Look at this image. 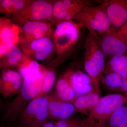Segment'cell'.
Returning a JSON list of instances; mask_svg holds the SVG:
<instances>
[{"mask_svg":"<svg viewBox=\"0 0 127 127\" xmlns=\"http://www.w3.org/2000/svg\"><path fill=\"white\" fill-rule=\"evenodd\" d=\"M125 79L116 73L111 72L104 73L101 81L108 89L116 91L120 90Z\"/></svg>","mask_w":127,"mask_h":127,"instance_id":"7402d4cb","label":"cell"},{"mask_svg":"<svg viewBox=\"0 0 127 127\" xmlns=\"http://www.w3.org/2000/svg\"><path fill=\"white\" fill-rule=\"evenodd\" d=\"M91 1L86 0H61L56 1L53 5L50 21L52 25L72 20L83 8L91 5Z\"/></svg>","mask_w":127,"mask_h":127,"instance_id":"ba28073f","label":"cell"},{"mask_svg":"<svg viewBox=\"0 0 127 127\" xmlns=\"http://www.w3.org/2000/svg\"><path fill=\"white\" fill-rule=\"evenodd\" d=\"M48 99V117L52 122L68 118L76 113L72 103L64 101L55 93L47 96Z\"/></svg>","mask_w":127,"mask_h":127,"instance_id":"8fae6325","label":"cell"},{"mask_svg":"<svg viewBox=\"0 0 127 127\" xmlns=\"http://www.w3.org/2000/svg\"><path fill=\"white\" fill-rule=\"evenodd\" d=\"M44 69L31 73L23 78L20 91L3 116V120L6 124L15 122L27 105L39 95L43 83Z\"/></svg>","mask_w":127,"mask_h":127,"instance_id":"6da1fadb","label":"cell"},{"mask_svg":"<svg viewBox=\"0 0 127 127\" xmlns=\"http://www.w3.org/2000/svg\"><path fill=\"white\" fill-rule=\"evenodd\" d=\"M57 127H89L87 119L70 117L53 122Z\"/></svg>","mask_w":127,"mask_h":127,"instance_id":"d4e9b609","label":"cell"},{"mask_svg":"<svg viewBox=\"0 0 127 127\" xmlns=\"http://www.w3.org/2000/svg\"><path fill=\"white\" fill-rule=\"evenodd\" d=\"M41 127H57L55 124L52 122H48Z\"/></svg>","mask_w":127,"mask_h":127,"instance_id":"83f0119b","label":"cell"},{"mask_svg":"<svg viewBox=\"0 0 127 127\" xmlns=\"http://www.w3.org/2000/svg\"><path fill=\"white\" fill-rule=\"evenodd\" d=\"M22 82L23 79L18 72L11 69L4 70L0 78V93L6 98L17 95Z\"/></svg>","mask_w":127,"mask_h":127,"instance_id":"4fadbf2b","label":"cell"},{"mask_svg":"<svg viewBox=\"0 0 127 127\" xmlns=\"http://www.w3.org/2000/svg\"><path fill=\"white\" fill-rule=\"evenodd\" d=\"M118 32L124 39L127 41V20L124 25L118 30Z\"/></svg>","mask_w":127,"mask_h":127,"instance_id":"484cf974","label":"cell"},{"mask_svg":"<svg viewBox=\"0 0 127 127\" xmlns=\"http://www.w3.org/2000/svg\"><path fill=\"white\" fill-rule=\"evenodd\" d=\"M25 55L17 45L11 44L0 45L1 68L5 70L18 67Z\"/></svg>","mask_w":127,"mask_h":127,"instance_id":"2e32d148","label":"cell"},{"mask_svg":"<svg viewBox=\"0 0 127 127\" xmlns=\"http://www.w3.org/2000/svg\"><path fill=\"white\" fill-rule=\"evenodd\" d=\"M127 119V107L122 106L114 111L105 124L104 127H117Z\"/></svg>","mask_w":127,"mask_h":127,"instance_id":"cb8c5ba5","label":"cell"},{"mask_svg":"<svg viewBox=\"0 0 127 127\" xmlns=\"http://www.w3.org/2000/svg\"></svg>","mask_w":127,"mask_h":127,"instance_id":"f546056e","label":"cell"},{"mask_svg":"<svg viewBox=\"0 0 127 127\" xmlns=\"http://www.w3.org/2000/svg\"><path fill=\"white\" fill-rule=\"evenodd\" d=\"M22 30L18 25L7 18H0V45L11 44L17 45L20 42Z\"/></svg>","mask_w":127,"mask_h":127,"instance_id":"e0dca14e","label":"cell"},{"mask_svg":"<svg viewBox=\"0 0 127 127\" xmlns=\"http://www.w3.org/2000/svg\"><path fill=\"white\" fill-rule=\"evenodd\" d=\"M117 127H127V119Z\"/></svg>","mask_w":127,"mask_h":127,"instance_id":"f1b7e54d","label":"cell"},{"mask_svg":"<svg viewBox=\"0 0 127 127\" xmlns=\"http://www.w3.org/2000/svg\"><path fill=\"white\" fill-rule=\"evenodd\" d=\"M127 101L119 94H111L100 97L97 104L89 112L87 120L89 127H104L105 124L116 109Z\"/></svg>","mask_w":127,"mask_h":127,"instance_id":"277c9868","label":"cell"},{"mask_svg":"<svg viewBox=\"0 0 127 127\" xmlns=\"http://www.w3.org/2000/svg\"><path fill=\"white\" fill-rule=\"evenodd\" d=\"M32 1L25 0H0V11L1 13L13 15L25 9Z\"/></svg>","mask_w":127,"mask_h":127,"instance_id":"44dd1931","label":"cell"},{"mask_svg":"<svg viewBox=\"0 0 127 127\" xmlns=\"http://www.w3.org/2000/svg\"><path fill=\"white\" fill-rule=\"evenodd\" d=\"M116 73L127 80V55L114 57L106 64L104 73Z\"/></svg>","mask_w":127,"mask_h":127,"instance_id":"d6986e66","label":"cell"},{"mask_svg":"<svg viewBox=\"0 0 127 127\" xmlns=\"http://www.w3.org/2000/svg\"><path fill=\"white\" fill-rule=\"evenodd\" d=\"M120 90L127 92V80L125 79L121 87Z\"/></svg>","mask_w":127,"mask_h":127,"instance_id":"4316f807","label":"cell"},{"mask_svg":"<svg viewBox=\"0 0 127 127\" xmlns=\"http://www.w3.org/2000/svg\"><path fill=\"white\" fill-rule=\"evenodd\" d=\"M48 120L47 96L31 101L19 114L15 122L18 127H41Z\"/></svg>","mask_w":127,"mask_h":127,"instance_id":"5b68a950","label":"cell"},{"mask_svg":"<svg viewBox=\"0 0 127 127\" xmlns=\"http://www.w3.org/2000/svg\"><path fill=\"white\" fill-rule=\"evenodd\" d=\"M22 26L20 43L29 42L43 37H50L52 33V25L48 22H29Z\"/></svg>","mask_w":127,"mask_h":127,"instance_id":"7c38bea8","label":"cell"},{"mask_svg":"<svg viewBox=\"0 0 127 127\" xmlns=\"http://www.w3.org/2000/svg\"><path fill=\"white\" fill-rule=\"evenodd\" d=\"M21 49L26 56L36 61L45 60L54 48L53 41L45 37L27 42L20 43Z\"/></svg>","mask_w":127,"mask_h":127,"instance_id":"30bf717a","label":"cell"},{"mask_svg":"<svg viewBox=\"0 0 127 127\" xmlns=\"http://www.w3.org/2000/svg\"><path fill=\"white\" fill-rule=\"evenodd\" d=\"M107 12L112 27L119 30L127 20V0H108Z\"/></svg>","mask_w":127,"mask_h":127,"instance_id":"9a60e30c","label":"cell"},{"mask_svg":"<svg viewBox=\"0 0 127 127\" xmlns=\"http://www.w3.org/2000/svg\"><path fill=\"white\" fill-rule=\"evenodd\" d=\"M55 93L60 99L68 102H71L76 97L72 88L64 76L57 81Z\"/></svg>","mask_w":127,"mask_h":127,"instance_id":"ffe728a7","label":"cell"},{"mask_svg":"<svg viewBox=\"0 0 127 127\" xmlns=\"http://www.w3.org/2000/svg\"></svg>","mask_w":127,"mask_h":127,"instance_id":"4dcf8cb0","label":"cell"},{"mask_svg":"<svg viewBox=\"0 0 127 127\" xmlns=\"http://www.w3.org/2000/svg\"><path fill=\"white\" fill-rule=\"evenodd\" d=\"M98 44L106 58L127 55V41L112 27L96 37Z\"/></svg>","mask_w":127,"mask_h":127,"instance_id":"9c48e42d","label":"cell"},{"mask_svg":"<svg viewBox=\"0 0 127 127\" xmlns=\"http://www.w3.org/2000/svg\"><path fill=\"white\" fill-rule=\"evenodd\" d=\"M100 93L94 91L75 98L72 102L76 112L86 114L97 104L100 98Z\"/></svg>","mask_w":127,"mask_h":127,"instance_id":"ac0fdd59","label":"cell"},{"mask_svg":"<svg viewBox=\"0 0 127 127\" xmlns=\"http://www.w3.org/2000/svg\"><path fill=\"white\" fill-rule=\"evenodd\" d=\"M82 27L73 20L59 23L53 34L54 48L58 55H61L72 49L77 43Z\"/></svg>","mask_w":127,"mask_h":127,"instance_id":"8992f818","label":"cell"},{"mask_svg":"<svg viewBox=\"0 0 127 127\" xmlns=\"http://www.w3.org/2000/svg\"><path fill=\"white\" fill-rule=\"evenodd\" d=\"M43 72L44 77L41 89L36 98L47 96L52 90L55 84L56 74L53 69L47 70L45 68Z\"/></svg>","mask_w":127,"mask_h":127,"instance_id":"603a6c76","label":"cell"},{"mask_svg":"<svg viewBox=\"0 0 127 127\" xmlns=\"http://www.w3.org/2000/svg\"><path fill=\"white\" fill-rule=\"evenodd\" d=\"M107 4L108 0H105L96 6H86L73 20L96 37L112 27L107 14Z\"/></svg>","mask_w":127,"mask_h":127,"instance_id":"3957f363","label":"cell"},{"mask_svg":"<svg viewBox=\"0 0 127 127\" xmlns=\"http://www.w3.org/2000/svg\"><path fill=\"white\" fill-rule=\"evenodd\" d=\"M63 76L72 88L76 97L89 93L93 91L90 77L87 73L82 71L69 70Z\"/></svg>","mask_w":127,"mask_h":127,"instance_id":"5bb4252c","label":"cell"},{"mask_svg":"<svg viewBox=\"0 0 127 127\" xmlns=\"http://www.w3.org/2000/svg\"><path fill=\"white\" fill-rule=\"evenodd\" d=\"M84 49V69L91 79L93 90L100 93V82L104 74L106 57L96 37L90 33L85 40Z\"/></svg>","mask_w":127,"mask_h":127,"instance_id":"7a4b0ae2","label":"cell"},{"mask_svg":"<svg viewBox=\"0 0 127 127\" xmlns=\"http://www.w3.org/2000/svg\"><path fill=\"white\" fill-rule=\"evenodd\" d=\"M53 5V4L44 0L32 1L22 10L12 15L13 22L17 25H22L29 22H50Z\"/></svg>","mask_w":127,"mask_h":127,"instance_id":"52a82bcc","label":"cell"}]
</instances>
